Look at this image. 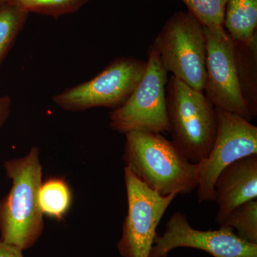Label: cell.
I'll return each instance as SVG.
<instances>
[{
    "label": "cell",
    "mask_w": 257,
    "mask_h": 257,
    "mask_svg": "<svg viewBox=\"0 0 257 257\" xmlns=\"http://www.w3.org/2000/svg\"><path fill=\"white\" fill-rule=\"evenodd\" d=\"M152 45L167 72L204 92L207 45L204 27L187 12H177L164 25Z\"/></svg>",
    "instance_id": "cell-4"
},
{
    "label": "cell",
    "mask_w": 257,
    "mask_h": 257,
    "mask_svg": "<svg viewBox=\"0 0 257 257\" xmlns=\"http://www.w3.org/2000/svg\"><path fill=\"white\" fill-rule=\"evenodd\" d=\"M72 200L71 189L63 177H51L42 182L39 202L43 214L61 220L70 208Z\"/></svg>",
    "instance_id": "cell-14"
},
{
    "label": "cell",
    "mask_w": 257,
    "mask_h": 257,
    "mask_svg": "<svg viewBox=\"0 0 257 257\" xmlns=\"http://www.w3.org/2000/svg\"><path fill=\"white\" fill-rule=\"evenodd\" d=\"M29 13L58 18L78 11L89 0H5Z\"/></svg>",
    "instance_id": "cell-17"
},
{
    "label": "cell",
    "mask_w": 257,
    "mask_h": 257,
    "mask_svg": "<svg viewBox=\"0 0 257 257\" xmlns=\"http://www.w3.org/2000/svg\"><path fill=\"white\" fill-rule=\"evenodd\" d=\"M124 180L127 215L117 248L123 257H150L157 226L177 194L160 195L137 178L127 167H124Z\"/></svg>",
    "instance_id": "cell-7"
},
{
    "label": "cell",
    "mask_w": 257,
    "mask_h": 257,
    "mask_svg": "<svg viewBox=\"0 0 257 257\" xmlns=\"http://www.w3.org/2000/svg\"><path fill=\"white\" fill-rule=\"evenodd\" d=\"M146 66V61L140 59L118 57L94 78L56 94L52 100L64 110L82 111L98 106L116 109L134 92Z\"/></svg>",
    "instance_id": "cell-6"
},
{
    "label": "cell",
    "mask_w": 257,
    "mask_h": 257,
    "mask_svg": "<svg viewBox=\"0 0 257 257\" xmlns=\"http://www.w3.org/2000/svg\"><path fill=\"white\" fill-rule=\"evenodd\" d=\"M167 74L152 44L141 80L126 102L110 112L111 128L124 135L133 131L170 133L166 101Z\"/></svg>",
    "instance_id": "cell-5"
},
{
    "label": "cell",
    "mask_w": 257,
    "mask_h": 257,
    "mask_svg": "<svg viewBox=\"0 0 257 257\" xmlns=\"http://www.w3.org/2000/svg\"><path fill=\"white\" fill-rule=\"evenodd\" d=\"M234 42L240 92L253 119L257 115V34L246 43Z\"/></svg>",
    "instance_id": "cell-12"
},
{
    "label": "cell",
    "mask_w": 257,
    "mask_h": 257,
    "mask_svg": "<svg viewBox=\"0 0 257 257\" xmlns=\"http://www.w3.org/2000/svg\"><path fill=\"white\" fill-rule=\"evenodd\" d=\"M204 31L207 45L206 96L215 107L251 121L240 92L234 40L224 27H204Z\"/></svg>",
    "instance_id": "cell-9"
},
{
    "label": "cell",
    "mask_w": 257,
    "mask_h": 257,
    "mask_svg": "<svg viewBox=\"0 0 257 257\" xmlns=\"http://www.w3.org/2000/svg\"><path fill=\"white\" fill-rule=\"evenodd\" d=\"M214 191L219 206L216 221L221 226L234 209L257 199V155L225 167L216 179Z\"/></svg>",
    "instance_id": "cell-11"
},
{
    "label": "cell",
    "mask_w": 257,
    "mask_h": 257,
    "mask_svg": "<svg viewBox=\"0 0 257 257\" xmlns=\"http://www.w3.org/2000/svg\"><path fill=\"white\" fill-rule=\"evenodd\" d=\"M166 91L167 119L172 143L192 163L207 159L216 132V108L203 92L172 76Z\"/></svg>",
    "instance_id": "cell-3"
},
{
    "label": "cell",
    "mask_w": 257,
    "mask_h": 257,
    "mask_svg": "<svg viewBox=\"0 0 257 257\" xmlns=\"http://www.w3.org/2000/svg\"><path fill=\"white\" fill-rule=\"evenodd\" d=\"M28 16L29 13L16 5L7 2L0 4V65L23 30Z\"/></svg>",
    "instance_id": "cell-15"
},
{
    "label": "cell",
    "mask_w": 257,
    "mask_h": 257,
    "mask_svg": "<svg viewBox=\"0 0 257 257\" xmlns=\"http://www.w3.org/2000/svg\"><path fill=\"white\" fill-rule=\"evenodd\" d=\"M215 108V141L207 158L197 163L199 202L215 201L214 184L225 167L243 157L257 155L256 126L240 115Z\"/></svg>",
    "instance_id": "cell-8"
},
{
    "label": "cell",
    "mask_w": 257,
    "mask_h": 257,
    "mask_svg": "<svg viewBox=\"0 0 257 257\" xmlns=\"http://www.w3.org/2000/svg\"><path fill=\"white\" fill-rule=\"evenodd\" d=\"M5 1V0H0V4H1V3H4Z\"/></svg>",
    "instance_id": "cell-21"
},
{
    "label": "cell",
    "mask_w": 257,
    "mask_h": 257,
    "mask_svg": "<svg viewBox=\"0 0 257 257\" xmlns=\"http://www.w3.org/2000/svg\"><path fill=\"white\" fill-rule=\"evenodd\" d=\"M188 247L203 250L214 257H257V243L245 241L227 226L212 231H200L189 224L181 212L173 214L162 236L157 234L150 257H167L174 248Z\"/></svg>",
    "instance_id": "cell-10"
},
{
    "label": "cell",
    "mask_w": 257,
    "mask_h": 257,
    "mask_svg": "<svg viewBox=\"0 0 257 257\" xmlns=\"http://www.w3.org/2000/svg\"><path fill=\"white\" fill-rule=\"evenodd\" d=\"M203 26L224 27L225 9L228 0H182Z\"/></svg>",
    "instance_id": "cell-18"
},
{
    "label": "cell",
    "mask_w": 257,
    "mask_h": 257,
    "mask_svg": "<svg viewBox=\"0 0 257 257\" xmlns=\"http://www.w3.org/2000/svg\"><path fill=\"white\" fill-rule=\"evenodd\" d=\"M237 230V236L257 243V200L252 199L241 204L230 213L221 226Z\"/></svg>",
    "instance_id": "cell-16"
},
{
    "label": "cell",
    "mask_w": 257,
    "mask_h": 257,
    "mask_svg": "<svg viewBox=\"0 0 257 257\" xmlns=\"http://www.w3.org/2000/svg\"><path fill=\"white\" fill-rule=\"evenodd\" d=\"M125 136V165L147 187L162 196L189 194L197 189V164L162 134L133 131Z\"/></svg>",
    "instance_id": "cell-1"
},
{
    "label": "cell",
    "mask_w": 257,
    "mask_h": 257,
    "mask_svg": "<svg viewBox=\"0 0 257 257\" xmlns=\"http://www.w3.org/2000/svg\"><path fill=\"white\" fill-rule=\"evenodd\" d=\"M224 28L234 41L249 42L257 34V0H228Z\"/></svg>",
    "instance_id": "cell-13"
},
{
    "label": "cell",
    "mask_w": 257,
    "mask_h": 257,
    "mask_svg": "<svg viewBox=\"0 0 257 257\" xmlns=\"http://www.w3.org/2000/svg\"><path fill=\"white\" fill-rule=\"evenodd\" d=\"M22 248L0 240V257H24Z\"/></svg>",
    "instance_id": "cell-19"
},
{
    "label": "cell",
    "mask_w": 257,
    "mask_h": 257,
    "mask_svg": "<svg viewBox=\"0 0 257 257\" xmlns=\"http://www.w3.org/2000/svg\"><path fill=\"white\" fill-rule=\"evenodd\" d=\"M11 99L9 96H0V128L9 117Z\"/></svg>",
    "instance_id": "cell-20"
},
{
    "label": "cell",
    "mask_w": 257,
    "mask_h": 257,
    "mask_svg": "<svg viewBox=\"0 0 257 257\" xmlns=\"http://www.w3.org/2000/svg\"><path fill=\"white\" fill-rule=\"evenodd\" d=\"M3 167L13 186L0 200V240L26 250L36 243L44 229L39 202L42 182L39 149L32 147L26 156L5 161Z\"/></svg>",
    "instance_id": "cell-2"
}]
</instances>
